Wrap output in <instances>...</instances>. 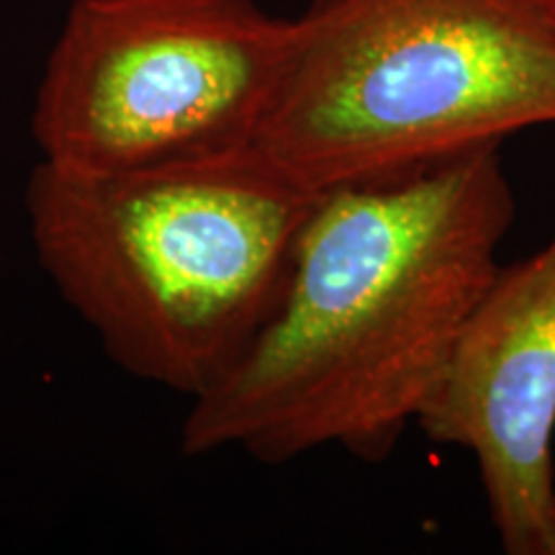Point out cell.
<instances>
[{"label": "cell", "mask_w": 555, "mask_h": 555, "mask_svg": "<svg viewBox=\"0 0 555 555\" xmlns=\"http://www.w3.org/2000/svg\"><path fill=\"white\" fill-rule=\"evenodd\" d=\"M502 144L319 191L273 311L191 399L185 455L380 463L433 399L517 219Z\"/></svg>", "instance_id": "1"}, {"label": "cell", "mask_w": 555, "mask_h": 555, "mask_svg": "<svg viewBox=\"0 0 555 555\" xmlns=\"http://www.w3.org/2000/svg\"><path fill=\"white\" fill-rule=\"evenodd\" d=\"M317 193L253 144L124 172L37 163L26 221L106 356L196 399L273 311Z\"/></svg>", "instance_id": "2"}, {"label": "cell", "mask_w": 555, "mask_h": 555, "mask_svg": "<svg viewBox=\"0 0 555 555\" xmlns=\"http://www.w3.org/2000/svg\"><path fill=\"white\" fill-rule=\"evenodd\" d=\"M553 124L543 0H311L253 147L327 191Z\"/></svg>", "instance_id": "3"}, {"label": "cell", "mask_w": 555, "mask_h": 555, "mask_svg": "<svg viewBox=\"0 0 555 555\" xmlns=\"http://www.w3.org/2000/svg\"><path fill=\"white\" fill-rule=\"evenodd\" d=\"M291 44L258 0H73L31 108L39 163L124 172L249 147Z\"/></svg>", "instance_id": "4"}, {"label": "cell", "mask_w": 555, "mask_h": 555, "mask_svg": "<svg viewBox=\"0 0 555 555\" xmlns=\"http://www.w3.org/2000/svg\"><path fill=\"white\" fill-rule=\"evenodd\" d=\"M416 427L476 457L506 555H555V232L499 266Z\"/></svg>", "instance_id": "5"}, {"label": "cell", "mask_w": 555, "mask_h": 555, "mask_svg": "<svg viewBox=\"0 0 555 555\" xmlns=\"http://www.w3.org/2000/svg\"><path fill=\"white\" fill-rule=\"evenodd\" d=\"M543 3L547 5V11H551L553 18H555V0H543Z\"/></svg>", "instance_id": "6"}]
</instances>
